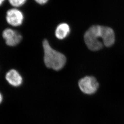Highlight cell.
I'll return each mask as SVG.
<instances>
[{
  "label": "cell",
  "mask_w": 124,
  "mask_h": 124,
  "mask_svg": "<svg viewBox=\"0 0 124 124\" xmlns=\"http://www.w3.org/2000/svg\"><path fill=\"white\" fill-rule=\"evenodd\" d=\"M84 39L89 49L93 51H97L101 49L104 46L109 47L114 44L115 33L110 27L93 25L86 31Z\"/></svg>",
  "instance_id": "1"
},
{
  "label": "cell",
  "mask_w": 124,
  "mask_h": 124,
  "mask_svg": "<svg viewBox=\"0 0 124 124\" xmlns=\"http://www.w3.org/2000/svg\"><path fill=\"white\" fill-rule=\"evenodd\" d=\"M44 62L48 68L59 71L63 68L66 62V58L63 54L52 48L46 39L44 40Z\"/></svg>",
  "instance_id": "2"
},
{
  "label": "cell",
  "mask_w": 124,
  "mask_h": 124,
  "mask_svg": "<svg viewBox=\"0 0 124 124\" xmlns=\"http://www.w3.org/2000/svg\"><path fill=\"white\" fill-rule=\"evenodd\" d=\"M78 84L81 91L85 94L89 95L94 94L99 87L98 82L93 76L83 77L80 80Z\"/></svg>",
  "instance_id": "3"
},
{
  "label": "cell",
  "mask_w": 124,
  "mask_h": 124,
  "mask_svg": "<svg viewBox=\"0 0 124 124\" xmlns=\"http://www.w3.org/2000/svg\"><path fill=\"white\" fill-rule=\"evenodd\" d=\"M2 38L7 46L14 47L20 43L22 39L20 33L11 28H7L2 32Z\"/></svg>",
  "instance_id": "4"
},
{
  "label": "cell",
  "mask_w": 124,
  "mask_h": 124,
  "mask_svg": "<svg viewBox=\"0 0 124 124\" xmlns=\"http://www.w3.org/2000/svg\"><path fill=\"white\" fill-rule=\"evenodd\" d=\"M6 19L7 23L11 26L19 27L22 25L24 21V14L18 8H11L7 12Z\"/></svg>",
  "instance_id": "5"
},
{
  "label": "cell",
  "mask_w": 124,
  "mask_h": 124,
  "mask_svg": "<svg viewBox=\"0 0 124 124\" xmlns=\"http://www.w3.org/2000/svg\"><path fill=\"white\" fill-rule=\"evenodd\" d=\"M5 79L10 85L15 87L21 86L23 82L21 75L15 69L10 70L6 73Z\"/></svg>",
  "instance_id": "6"
},
{
  "label": "cell",
  "mask_w": 124,
  "mask_h": 124,
  "mask_svg": "<svg viewBox=\"0 0 124 124\" xmlns=\"http://www.w3.org/2000/svg\"><path fill=\"white\" fill-rule=\"evenodd\" d=\"M70 31V27L67 24L65 23L60 24L56 29L55 35L58 39H62L68 36Z\"/></svg>",
  "instance_id": "7"
},
{
  "label": "cell",
  "mask_w": 124,
  "mask_h": 124,
  "mask_svg": "<svg viewBox=\"0 0 124 124\" xmlns=\"http://www.w3.org/2000/svg\"><path fill=\"white\" fill-rule=\"evenodd\" d=\"M11 5L17 8L23 6L26 3L27 0H8Z\"/></svg>",
  "instance_id": "8"
},
{
  "label": "cell",
  "mask_w": 124,
  "mask_h": 124,
  "mask_svg": "<svg viewBox=\"0 0 124 124\" xmlns=\"http://www.w3.org/2000/svg\"><path fill=\"white\" fill-rule=\"evenodd\" d=\"M34 0L39 4L42 5L46 4L48 1V0Z\"/></svg>",
  "instance_id": "9"
},
{
  "label": "cell",
  "mask_w": 124,
  "mask_h": 124,
  "mask_svg": "<svg viewBox=\"0 0 124 124\" xmlns=\"http://www.w3.org/2000/svg\"><path fill=\"white\" fill-rule=\"evenodd\" d=\"M3 101V96L1 93H0V104Z\"/></svg>",
  "instance_id": "10"
},
{
  "label": "cell",
  "mask_w": 124,
  "mask_h": 124,
  "mask_svg": "<svg viewBox=\"0 0 124 124\" xmlns=\"http://www.w3.org/2000/svg\"><path fill=\"white\" fill-rule=\"evenodd\" d=\"M5 0H0V6H1L2 5V4L3 3Z\"/></svg>",
  "instance_id": "11"
}]
</instances>
